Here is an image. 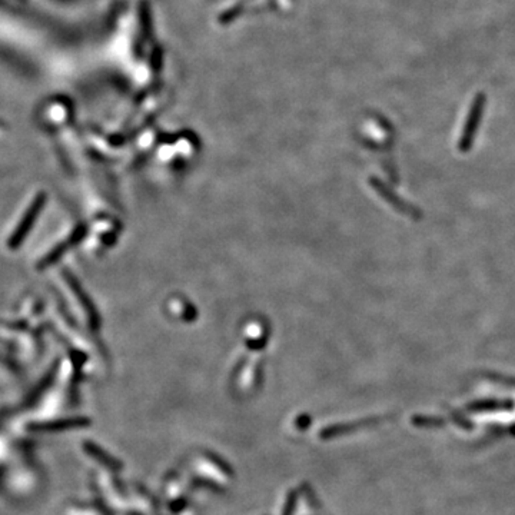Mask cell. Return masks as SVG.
Returning <instances> with one entry per match:
<instances>
[{
    "mask_svg": "<svg viewBox=\"0 0 515 515\" xmlns=\"http://www.w3.org/2000/svg\"><path fill=\"white\" fill-rule=\"evenodd\" d=\"M192 470L204 483H209L218 488H225L230 483V470L226 464L209 452L199 454L193 458Z\"/></svg>",
    "mask_w": 515,
    "mask_h": 515,
    "instance_id": "obj_1",
    "label": "cell"
},
{
    "mask_svg": "<svg viewBox=\"0 0 515 515\" xmlns=\"http://www.w3.org/2000/svg\"><path fill=\"white\" fill-rule=\"evenodd\" d=\"M99 484H100V491L103 494V500L106 504L113 507L116 511H123L128 508V501L125 498V495H123V492L116 485L113 487V483L109 475L100 474Z\"/></svg>",
    "mask_w": 515,
    "mask_h": 515,
    "instance_id": "obj_2",
    "label": "cell"
},
{
    "mask_svg": "<svg viewBox=\"0 0 515 515\" xmlns=\"http://www.w3.org/2000/svg\"><path fill=\"white\" fill-rule=\"evenodd\" d=\"M83 447H85L86 454H89L92 458H95L98 463L102 464L105 468H108L111 471H119L122 468L120 461H118L109 452H106L105 450L99 448V446H96L95 442L87 441V442L83 443Z\"/></svg>",
    "mask_w": 515,
    "mask_h": 515,
    "instance_id": "obj_3",
    "label": "cell"
},
{
    "mask_svg": "<svg viewBox=\"0 0 515 515\" xmlns=\"http://www.w3.org/2000/svg\"><path fill=\"white\" fill-rule=\"evenodd\" d=\"M89 421L85 418H72V419H62V421H53L47 424H38L36 427L33 425V430L36 431H47V432H56L63 430H74V428H83L87 427Z\"/></svg>",
    "mask_w": 515,
    "mask_h": 515,
    "instance_id": "obj_4",
    "label": "cell"
},
{
    "mask_svg": "<svg viewBox=\"0 0 515 515\" xmlns=\"http://www.w3.org/2000/svg\"><path fill=\"white\" fill-rule=\"evenodd\" d=\"M184 495V483L182 478L179 475L173 474L165 484V496L171 501L175 503L177 500H181Z\"/></svg>",
    "mask_w": 515,
    "mask_h": 515,
    "instance_id": "obj_5",
    "label": "cell"
},
{
    "mask_svg": "<svg viewBox=\"0 0 515 515\" xmlns=\"http://www.w3.org/2000/svg\"><path fill=\"white\" fill-rule=\"evenodd\" d=\"M66 515H102L100 511H98L95 507H70L66 511Z\"/></svg>",
    "mask_w": 515,
    "mask_h": 515,
    "instance_id": "obj_6",
    "label": "cell"
}]
</instances>
